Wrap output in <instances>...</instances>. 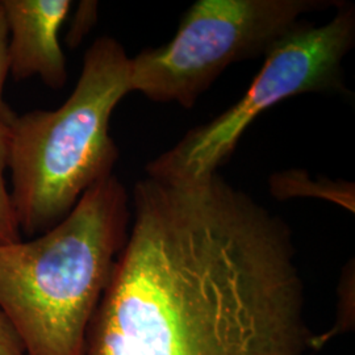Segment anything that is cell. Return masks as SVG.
<instances>
[{"label": "cell", "instance_id": "cell-2", "mask_svg": "<svg viewBox=\"0 0 355 355\" xmlns=\"http://www.w3.org/2000/svg\"><path fill=\"white\" fill-rule=\"evenodd\" d=\"M129 221L127 190L112 174L41 236L0 243V315L23 355H85Z\"/></svg>", "mask_w": 355, "mask_h": 355}, {"label": "cell", "instance_id": "cell-8", "mask_svg": "<svg viewBox=\"0 0 355 355\" xmlns=\"http://www.w3.org/2000/svg\"><path fill=\"white\" fill-rule=\"evenodd\" d=\"M10 127L0 124V243H12L21 240V232L13 208L11 192L7 189L6 170L10 161Z\"/></svg>", "mask_w": 355, "mask_h": 355}, {"label": "cell", "instance_id": "cell-1", "mask_svg": "<svg viewBox=\"0 0 355 355\" xmlns=\"http://www.w3.org/2000/svg\"><path fill=\"white\" fill-rule=\"evenodd\" d=\"M287 224L217 173L149 177L85 355H312Z\"/></svg>", "mask_w": 355, "mask_h": 355}, {"label": "cell", "instance_id": "cell-4", "mask_svg": "<svg viewBox=\"0 0 355 355\" xmlns=\"http://www.w3.org/2000/svg\"><path fill=\"white\" fill-rule=\"evenodd\" d=\"M333 0H198L183 15L175 36L130 58V89L153 102L195 105L232 64L266 55Z\"/></svg>", "mask_w": 355, "mask_h": 355}, {"label": "cell", "instance_id": "cell-5", "mask_svg": "<svg viewBox=\"0 0 355 355\" xmlns=\"http://www.w3.org/2000/svg\"><path fill=\"white\" fill-rule=\"evenodd\" d=\"M354 44V6L341 3L322 26L303 21L267 51L262 69L239 102L158 155L146 167L148 175L198 179L215 174L267 110L302 94L347 92L343 64Z\"/></svg>", "mask_w": 355, "mask_h": 355}, {"label": "cell", "instance_id": "cell-7", "mask_svg": "<svg viewBox=\"0 0 355 355\" xmlns=\"http://www.w3.org/2000/svg\"><path fill=\"white\" fill-rule=\"evenodd\" d=\"M272 196L277 199L291 198H320L340 204L354 212V184L347 182H333L329 179L312 180L308 174L292 170L278 173L270 180Z\"/></svg>", "mask_w": 355, "mask_h": 355}, {"label": "cell", "instance_id": "cell-3", "mask_svg": "<svg viewBox=\"0 0 355 355\" xmlns=\"http://www.w3.org/2000/svg\"><path fill=\"white\" fill-rule=\"evenodd\" d=\"M129 92L130 58L117 40L103 36L86 51L76 89L60 108L16 116L8 168L21 233L55 227L86 191L112 175L119 150L110 121Z\"/></svg>", "mask_w": 355, "mask_h": 355}, {"label": "cell", "instance_id": "cell-6", "mask_svg": "<svg viewBox=\"0 0 355 355\" xmlns=\"http://www.w3.org/2000/svg\"><path fill=\"white\" fill-rule=\"evenodd\" d=\"M10 32V74L15 80L40 76L53 89L67 80L58 32L71 10L70 0H1Z\"/></svg>", "mask_w": 355, "mask_h": 355}, {"label": "cell", "instance_id": "cell-9", "mask_svg": "<svg viewBox=\"0 0 355 355\" xmlns=\"http://www.w3.org/2000/svg\"><path fill=\"white\" fill-rule=\"evenodd\" d=\"M8 44H10V32L6 20L4 7L0 0V124L11 127L13 120L17 114L13 112L4 101L3 91L6 79L10 74V58H8Z\"/></svg>", "mask_w": 355, "mask_h": 355}]
</instances>
